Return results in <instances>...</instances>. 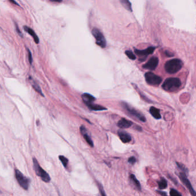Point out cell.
<instances>
[{"label":"cell","instance_id":"cell-11","mask_svg":"<svg viewBox=\"0 0 196 196\" xmlns=\"http://www.w3.org/2000/svg\"><path fill=\"white\" fill-rule=\"evenodd\" d=\"M118 135L119 137L120 140L124 143H127L131 141V136L129 133L124 131L119 130L118 132Z\"/></svg>","mask_w":196,"mask_h":196},{"label":"cell","instance_id":"cell-30","mask_svg":"<svg viewBox=\"0 0 196 196\" xmlns=\"http://www.w3.org/2000/svg\"><path fill=\"white\" fill-rule=\"evenodd\" d=\"M157 192L159 193L162 196H167V194H166L165 192H164V191H157Z\"/></svg>","mask_w":196,"mask_h":196},{"label":"cell","instance_id":"cell-28","mask_svg":"<svg viewBox=\"0 0 196 196\" xmlns=\"http://www.w3.org/2000/svg\"><path fill=\"white\" fill-rule=\"evenodd\" d=\"M128 162L129 163H130L131 165H134L136 162H137V160H136V158L134 157H131L129 158V160H128Z\"/></svg>","mask_w":196,"mask_h":196},{"label":"cell","instance_id":"cell-6","mask_svg":"<svg viewBox=\"0 0 196 196\" xmlns=\"http://www.w3.org/2000/svg\"><path fill=\"white\" fill-rule=\"evenodd\" d=\"M92 34L95 37L96 44L102 48H105L106 47V41L104 35L101 31L97 28H94L92 31Z\"/></svg>","mask_w":196,"mask_h":196},{"label":"cell","instance_id":"cell-13","mask_svg":"<svg viewBox=\"0 0 196 196\" xmlns=\"http://www.w3.org/2000/svg\"><path fill=\"white\" fill-rule=\"evenodd\" d=\"M81 97L83 99V101L84 103L86 104L87 105H90L91 103H94V102L95 101L96 98L88 93H84L82 94Z\"/></svg>","mask_w":196,"mask_h":196},{"label":"cell","instance_id":"cell-5","mask_svg":"<svg viewBox=\"0 0 196 196\" xmlns=\"http://www.w3.org/2000/svg\"><path fill=\"white\" fill-rule=\"evenodd\" d=\"M145 79L147 83L153 86L159 85L162 82V78L151 72H148L145 74Z\"/></svg>","mask_w":196,"mask_h":196},{"label":"cell","instance_id":"cell-17","mask_svg":"<svg viewBox=\"0 0 196 196\" xmlns=\"http://www.w3.org/2000/svg\"><path fill=\"white\" fill-rule=\"evenodd\" d=\"M130 179L131 180V182L133 183L135 186L137 187V189L138 190V191H141V183L137 179L136 176H134V174H131L130 176Z\"/></svg>","mask_w":196,"mask_h":196},{"label":"cell","instance_id":"cell-23","mask_svg":"<svg viewBox=\"0 0 196 196\" xmlns=\"http://www.w3.org/2000/svg\"><path fill=\"white\" fill-rule=\"evenodd\" d=\"M125 54H126V55L130 59H132V60H135L136 59L135 55L133 54V53L131 51H130V50L126 51Z\"/></svg>","mask_w":196,"mask_h":196},{"label":"cell","instance_id":"cell-15","mask_svg":"<svg viewBox=\"0 0 196 196\" xmlns=\"http://www.w3.org/2000/svg\"><path fill=\"white\" fill-rule=\"evenodd\" d=\"M24 29L27 32H28L30 36H32V37L34 38V40L35 42V43L36 44H38L39 43V38H38L37 35L36 34V33L34 32V30L31 29L30 28H29V27L27 26H24Z\"/></svg>","mask_w":196,"mask_h":196},{"label":"cell","instance_id":"cell-3","mask_svg":"<svg viewBox=\"0 0 196 196\" xmlns=\"http://www.w3.org/2000/svg\"><path fill=\"white\" fill-rule=\"evenodd\" d=\"M33 163L34 169L36 174L37 176H40L44 182L46 183L49 182L51 181V177L40 166L37 160L35 158H33Z\"/></svg>","mask_w":196,"mask_h":196},{"label":"cell","instance_id":"cell-22","mask_svg":"<svg viewBox=\"0 0 196 196\" xmlns=\"http://www.w3.org/2000/svg\"><path fill=\"white\" fill-rule=\"evenodd\" d=\"M59 159L60 161L62 163L63 166L66 169L68 168V159L67 158H66L62 155H60L59 156Z\"/></svg>","mask_w":196,"mask_h":196},{"label":"cell","instance_id":"cell-18","mask_svg":"<svg viewBox=\"0 0 196 196\" xmlns=\"http://www.w3.org/2000/svg\"><path fill=\"white\" fill-rule=\"evenodd\" d=\"M87 107L90 108L91 110L93 111H103V110H106L107 109L105 107H103V106H101L99 105H96L95 103H91L90 105H88Z\"/></svg>","mask_w":196,"mask_h":196},{"label":"cell","instance_id":"cell-14","mask_svg":"<svg viewBox=\"0 0 196 196\" xmlns=\"http://www.w3.org/2000/svg\"><path fill=\"white\" fill-rule=\"evenodd\" d=\"M133 125V122L127 119L122 118L118 123V126L121 129H125L130 127Z\"/></svg>","mask_w":196,"mask_h":196},{"label":"cell","instance_id":"cell-25","mask_svg":"<svg viewBox=\"0 0 196 196\" xmlns=\"http://www.w3.org/2000/svg\"><path fill=\"white\" fill-rule=\"evenodd\" d=\"M170 196H182L180 192H178L176 189H172L170 190Z\"/></svg>","mask_w":196,"mask_h":196},{"label":"cell","instance_id":"cell-10","mask_svg":"<svg viewBox=\"0 0 196 196\" xmlns=\"http://www.w3.org/2000/svg\"><path fill=\"white\" fill-rule=\"evenodd\" d=\"M159 60L157 57H152L148 60V62L146 64H144L143 66L144 69L149 70H154L157 68L158 66Z\"/></svg>","mask_w":196,"mask_h":196},{"label":"cell","instance_id":"cell-27","mask_svg":"<svg viewBox=\"0 0 196 196\" xmlns=\"http://www.w3.org/2000/svg\"><path fill=\"white\" fill-rule=\"evenodd\" d=\"M28 50V60H29V63L30 64H32L33 62V58H32V53L30 52V51L28 49H27Z\"/></svg>","mask_w":196,"mask_h":196},{"label":"cell","instance_id":"cell-26","mask_svg":"<svg viewBox=\"0 0 196 196\" xmlns=\"http://www.w3.org/2000/svg\"><path fill=\"white\" fill-rule=\"evenodd\" d=\"M177 165H178V166L180 167V169L183 171V172H184L185 174H187V173L188 172V171H187V168L185 167V166L184 165H182V164L180 163H178V162L177 163Z\"/></svg>","mask_w":196,"mask_h":196},{"label":"cell","instance_id":"cell-4","mask_svg":"<svg viewBox=\"0 0 196 196\" xmlns=\"http://www.w3.org/2000/svg\"><path fill=\"white\" fill-rule=\"evenodd\" d=\"M15 176L20 186L25 191L28 190L30 182L29 178L24 176V174L17 169L15 170Z\"/></svg>","mask_w":196,"mask_h":196},{"label":"cell","instance_id":"cell-24","mask_svg":"<svg viewBox=\"0 0 196 196\" xmlns=\"http://www.w3.org/2000/svg\"><path fill=\"white\" fill-rule=\"evenodd\" d=\"M98 186L99 190V191H100L101 196H106L105 191L104 188H103V187L102 186V185L101 183H100L98 182Z\"/></svg>","mask_w":196,"mask_h":196},{"label":"cell","instance_id":"cell-31","mask_svg":"<svg viewBox=\"0 0 196 196\" xmlns=\"http://www.w3.org/2000/svg\"><path fill=\"white\" fill-rule=\"evenodd\" d=\"M9 2H11V3H12V4H15L16 5H19V4L16 1H13V0H9Z\"/></svg>","mask_w":196,"mask_h":196},{"label":"cell","instance_id":"cell-19","mask_svg":"<svg viewBox=\"0 0 196 196\" xmlns=\"http://www.w3.org/2000/svg\"><path fill=\"white\" fill-rule=\"evenodd\" d=\"M31 84H32V86H33L34 89L37 93H39V94H40V95H41L42 96H44L43 93L42 92V90H41V89L40 88V86H39L38 84L36 83V82H34V81H33L32 79Z\"/></svg>","mask_w":196,"mask_h":196},{"label":"cell","instance_id":"cell-9","mask_svg":"<svg viewBox=\"0 0 196 196\" xmlns=\"http://www.w3.org/2000/svg\"><path fill=\"white\" fill-rule=\"evenodd\" d=\"M155 48L154 47H150L144 50H139V49H135V53L137 55H138L141 60H144L146 59L148 55L153 54V52Z\"/></svg>","mask_w":196,"mask_h":196},{"label":"cell","instance_id":"cell-1","mask_svg":"<svg viewBox=\"0 0 196 196\" xmlns=\"http://www.w3.org/2000/svg\"><path fill=\"white\" fill-rule=\"evenodd\" d=\"M181 86V81L178 78H168L162 85V88L165 90L174 92L177 90Z\"/></svg>","mask_w":196,"mask_h":196},{"label":"cell","instance_id":"cell-29","mask_svg":"<svg viewBox=\"0 0 196 196\" xmlns=\"http://www.w3.org/2000/svg\"><path fill=\"white\" fill-rule=\"evenodd\" d=\"M15 25H16V31H17V33L19 34L20 36L21 37V38H23V34L21 33V32L20 31V30L19 29V26L17 25V24H16V23H15Z\"/></svg>","mask_w":196,"mask_h":196},{"label":"cell","instance_id":"cell-2","mask_svg":"<svg viewBox=\"0 0 196 196\" xmlns=\"http://www.w3.org/2000/svg\"><path fill=\"white\" fill-rule=\"evenodd\" d=\"M183 66V63L180 59H173L168 60L165 64V69L169 74H173L180 71Z\"/></svg>","mask_w":196,"mask_h":196},{"label":"cell","instance_id":"cell-12","mask_svg":"<svg viewBox=\"0 0 196 196\" xmlns=\"http://www.w3.org/2000/svg\"><path fill=\"white\" fill-rule=\"evenodd\" d=\"M80 130L81 135H83V136L84 138V139L86 140L87 143L90 145V146H91V147H94V143L92 142L90 136H89V135L88 134L86 127L82 125L80 128Z\"/></svg>","mask_w":196,"mask_h":196},{"label":"cell","instance_id":"cell-8","mask_svg":"<svg viewBox=\"0 0 196 196\" xmlns=\"http://www.w3.org/2000/svg\"><path fill=\"white\" fill-rule=\"evenodd\" d=\"M179 176H180V178L181 181L182 182V183L185 186H187V189L189 190V191L191 193V196H196V192L194 190V189L193 188L192 186H191V182L189 181V180L187 178V174H185L184 172H182L180 174Z\"/></svg>","mask_w":196,"mask_h":196},{"label":"cell","instance_id":"cell-16","mask_svg":"<svg viewBox=\"0 0 196 196\" xmlns=\"http://www.w3.org/2000/svg\"><path fill=\"white\" fill-rule=\"evenodd\" d=\"M150 113L153 116L154 118L156 119H160L161 118V116L160 114V111L157 108H155L154 107H151L150 108Z\"/></svg>","mask_w":196,"mask_h":196},{"label":"cell","instance_id":"cell-7","mask_svg":"<svg viewBox=\"0 0 196 196\" xmlns=\"http://www.w3.org/2000/svg\"><path fill=\"white\" fill-rule=\"evenodd\" d=\"M123 107L125 108V109H126V111L131 114H132L133 116H135V118H138L139 120L143 122H145L146 121V119L144 117V114L142 113H141L140 112L138 111L137 109H135V108H133L132 107L130 106L127 103H123Z\"/></svg>","mask_w":196,"mask_h":196},{"label":"cell","instance_id":"cell-21","mask_svg":"<svg viewBox=\"0 0 196 196\" xmlns=\"http://www.w3.org/2000/svg\"><path fill=\"white\" fill-rule=\"evenodd\" d=\"M120 2L122 4V5L126 9L130 10V11H132L131 4L130 1H127V0H122V1H120Z\"/></svg>","mask_w":196,"mask_h":196},{"label":"cell","instance_id":"cell-20","mask_svg":"<svg viewBox=\"0 0 196 196\" xmlns=\"http://www.w3.org/2000/svg\"><path fill=\"white\" fill-rule=\"evenodd\" d=\"M158 186L159 189H165L167 187V181L165 178H161V180L158 182Z\"/></svg>","mask_w":196,"mask_h":196}]
</instances>
